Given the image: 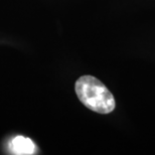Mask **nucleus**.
Masks as SVG:
<instances>
[{
  "instance_id": "f257e3e1",
  "label": "nucleus",
  "mask_w": 155,
  "mask_h": 155,
  "mask_svg": "<svg viewBox=\"0 0 155 155\" xmlns=\"http://www.w3.org/2000/svg\"><path fill=\"white\" fill-rule=\"evenodd\" d=\"M75 90L79 100L94 112L108 114L115 109V99L112 93L95 77L83 76L79 78Z\"/></svg>"
},
{
  "instance_id": "f03ea898",
  "label": "nucleus",
  "mask_w": 155,
  "mask_h": 155,
  "mask_svg": "<svg viewBox=\"0 0 155 155\" xmlns=\"http://www.w3.org/2000/svg\"><path fill=\"white\" fill-rule=\"evenodd\" d=\"M9 149L12 154L16 155H31L35 154V144L31 139L24 136H15L9 142Z\"/></svg>"
}]
</instances>
